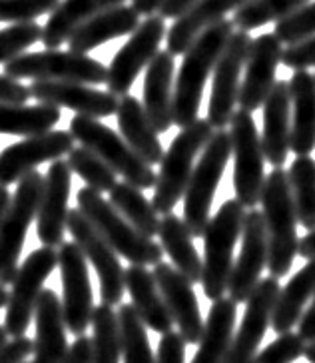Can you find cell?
<instances>
[{
	"mask_svg": "<svg viewBox=\"0 0 315 363\" xmlns=\"http://www.w3.org/2000/svg\"><path fill=\"white\" fill-rule=\"evenodd\" d=\"M233 28H236L233 22L228 18L216 22L214 26L206 28L184 52V60L174 80V100H172L174 124L179 128H186L198 120L206 82L233 34Z\"/></svg>",
	"mask_w": 315,
	"mask_h": 363,
	"instance_id": "obj_1",
	"label": "cell"
},
{
	"mask_svg": "<svg viewBox=\"0 0 315 363\" xmlns=\"http://www.w3.org/2000/svg\"><path fill=\"white\" fill-rule=\"evenodd\" d=\"M260 203L267 234V272L272 278L280 279L294 266L299 246L297 216L284 168H273L265 176Z\"/></svg>",
	"mask_w": 315,
	"mask_h": 363,
	"instance_id": "obj_2",
	"label": "cell"
},
{
	"mask_svg": "<svg viewBox=\"0 0 315 363\" xmlns=\"http://www.w3.org/2000/svg\"><path fill=\"white\" fill-rule=\"evenodd\" d=\"M211 134L214 126L208 120L198 118L189 126L179 130L178 136L172 140L168 152H164V158L160 162V172L156 174L152 206L158 214H174L176 203L186 194L196 158L206 148Z\"/></svg>",
	"mask_w": 315,
	"mask_h": 363,
	"instance_id": "obj_3",
	"label": "cell"
},
{
	"mask_svg": "<svg viewBox=\"0 0 315 363\" xmlns=\"http://www.w3.org/2000/svg\"><path fill=\"white\" fill-rule=\"evenodd\" d=\"M245 208L238 200L220 206L204 232V259H201V288L211 301L223 298L233 267V247L242 235Z\"/></svg>",
	"mask_w": 315,
	"mask_h": 363,
	"instance_id": "obj_4",
	"label": "cell"
},
{
	"mask_svg": "<svg viewBox=\"0 0 315 363\" xmlns=\"http://www.w3.org/2000/svg\"><path fill=\"white\" fill-rule=\"evenodd\" d=\"M76 203L86 220L100 232L118 256L126 257L130 266H156L162 262V246L152 238L140 234L134 225L116 212L112 203L102 198V194L86 186L76 194Z\"/></svg>",
	"mask_w": 315,
	"mask_h": 363,
	"instance_id": "obj_5",
	"label": "cell"
},
{
	"mask_svg": "<svg viewBox=\"0 0 315 363\" xmlns=\"http://www.w3.org/2000/svg\"><path fill=\"white\" fill-rule=\"evenodd\" d=\"M230 158V134L226 130H214L206 148L201 150L200 160L194 166L184 194V224L192 238H201L206 232V225L210 222L211 202Z\"/></svg>",
	"mask_w": 315,
	"mask_h": 363,
	"instance_id": "obj_6",
	"label": "cell"
},
{
	"mask_svg": "<svg viewBox=\"0 0 315 363\" xmlns=\"http://www.w3.org/2000/svg\"><path fill=\"white\" fill-rule=\"evenodd\" d=\"M68 132L72 134L74 142H80V146L94 152L116 172V176H122L124 182L136 186L138 190H150L156 186V172L152 166L142 160L122 136L96 118L74 116Z\"/></svg>",
	"mask_w": 315,
	"mask_h": 363,
	"instance_id": "obj_7",
	"label": "cell"
},
{
	"mask_svg": "<svg viewBox=\"0 0 315 363\" xmlns=\"http://www.w3.org/2000/svg\"><path fill=\"white\" fill-rule=\"evenodd\" d=\"M4 76L22 80H54L78 84H106L108 66L90 58L88 54L46 48L43 52H24L4 65Z\"/></svg>",
	"mask_w": 315,
	"mask_h": 363,
	"instance_id": "obj_8",
	"label": "cell"
},
{
	"mask_svg": "<svg viewBox=\"0 0 315 363\" xmlns=\"http://www.w3.org/2000/svg\"><path fill=\"white\" fill-rule=\"evenodd\" d=\"M230 144L233 158V190L243 208L253 210L262 200L265 184V158L262 138L252 112L236 110L230 120Z\"/></svg>",
	"mask_w": 315,
	"mask_h": 363,
	"instance_id": "obj_9",
	"label": "cell"
},
{
	"mask_svg": "<svg viewBox=\"0 0 315 363\" xmlns=\"http://www.w3.org/2000/svg\"><path fill=\"white\" fill-rule=\"evenodd\" d=\"M44 176L38 170L26 174L11 198V206L0 222V286H11L18 272L26 232L36 220Z\"/></svg>",
	"mask_w": 315,
	"mask_h": 363,
	"instance_id": "obj_10",
	"label": "cell"
},
{
	"mask_svg": "<svg viewBox=\"0 0 315 363\" xmlns=\"http://www.w3.org/2000/svg\"><path fill=\"white\" fill-rule=\"evenodd\" d=\"M58 267V254L52 247H38L22 262L9 291L4 330L12 337H21L31 328L34 308L44 289V281Z\"/></svg>",
	"mask_w": 315,
	"mask_h": 363,
	"instance_id": "obj_11",
	"label": "cell"
},
{
	"mask_svg": "<svg viewBox=\"0 0 315 363\" xmlns=\"http://www.w3.org/2000/svg\"><path fill=\"white\" fill-rule=\"evenodd\" d=\"M66 230L72 235L74 244L82 250L86 262H90L94 266L98 279H100V298L106 306H120V301L124 298L126 291V281H124V267L118 259L112 246L106 242L84 218V214L78 208L68 210L66 218Z\"/></svg>",
	"mask_w": 315,
	"mask_h": 363,
	"instance_id": "obj_12",
	"label": "cell"
},
{
	"mask_svg": "<svg viewBox=\"0 0 315 363\" xmlns=\"http://www.w3.org/2000/svg\"><path fill=\"white\" fill-rule=\"evenodd\" d=\"M166 21L160 14L146 16V21L138 24L128 43L116 52L108 66L106 86L110 94L118 98L128 96L140 72L148 68L152 58L160 52V44L166 38Z\"/></svg>",
	"mask_w": 315,
	"mask_h": 363,
	"instance_id": "obj_13",
	"label": "cell"
},
{
	"mask_svg": "<svg viewBox=\"0 0 315 363\" xmlns=\"http://www.w3.org/2000/svg\"><path fill=\"white\" fill-rule=\"evenodd\" d=\"M252 36L243 30H233L230 40L214 68V82H211L210 104H208V122L214 130H223L230 126L233 116V108L238 104L240 86H242V70L245 58L252 46Z\"/></svg>",
	"mask_w": 315,
	"mask_h": 363,
	"instance_id": "obj_14",
	"label": "cell"
},
{
	"mask_svg": "<svg viewBox=\"0 0 315 363\" xmlns=\"http://www.w3.org/2000/svg\"><path fill=\"white\" fill-rule=\"evenodd\" d=\"M58 267L62 279V313L66 330L84 335L92 323L94 313V294L90 286V272L82 250L74 242H64L58 247Z\"/></svg>",
	"mask_w": 315,
	"mask_h": 363,
	"instance_id": "obj_15",
	"label": "cell"
},
{
	"mask_svg": "<svg viewBox=\"0 0 315 363\" xmlns=\"http://www.w3.org/2000/svg\"><path fill=\"white\" fill-rule=\"evenodd\" d=\"M74 148V138L66 130H50L24 138L0 152V186H11L36 170L44 162L60 160Z\"/></svg>",
	"mask_w": 315,
	"mask_h": 363,
	"instance_id": "obj_16",
	"label": "cell"
},
{
	"mask_svg": "<svg viewBox=\"0 0 315 363\" xmlns=\"http://www.w3.org/2000/svg\"><path fill=\"white\" fill-rule=\"evenodd\" d=\"M242 250L233 259L228 291L236 303H245L267 267V234L260 210H248L242 228Z\"/></svg>",
	"mask_w": 315,
	"mask_h": 363,
	"instance_id": "obj_17",
	"label": "cell"
},
{
	"mask_svg": "<svg viewBox=\"0 0 315 363\" xmlns=\"http://www.w3.org/2000/svg\"><path fill=\"white\" fill-rule=\"evenodd\" d=\"M277 294H280V279L272 276L260 279V284L245 301L243 320L240 323V330L233 333L230 352L223 363H252L265 331L272 325V313Z\"/></svg>",
	"mask_w": 315,
	"mask_h": 363,
	"instance_id": "obj_18",
	"label": "cell"
},
{
	"mask_svg": "<svg viewBox=\"0 0 315 363\" xmlns=\"http://www.w3.org/2000/svg\"><path fill=\"white\" fill-rule=\"evenodd\" d=\"M72 188V172L66 160H54L43 182V194L36 212V234L46 247H60L64 244L68 198Z\"/></svg>",
	"mask_w": 315,
	"mask_h": 363,
	"instance_id": "obj_19",
	"label": "cell"
},
{
	"mask_svg": "<svg viewBox=\"0 0 315 363\" xmlns=\"http://www.w3.org/2000/svg\"><path fill=\"white\" fill-rule=\"evenodd\" d=\"M282 43L273 33H265L253 38L250 52L245 58V74H243L238 104L242 110L255 112L263 106L267 94L275 84V72L282 62Z\"/></svg>",
	"mask_w": 315,
	"mask_h": 363,
	"instance_id": "obj_20",
	"label": "cell"
},
{
	"mask_svg": "<svg viewBox=\"0 0 315 363\" xmlns=\"http://www.w3.org/2000/svg\"><path fill=\"white\" fill-rule=\"evenodd\" d=\"M31 98L38 104L74 110L76 116L106 118L116 114L120 98L102 92L98 88L78 82H54V80H34L31 86Z\"/></svg>",
	"mask_w": 315,
	"mask_h": 363,
	"instance_id": "obj_21",
	"label": "cell"
},
{
	"mask_svg": "<svg viewBox=\"0 0 315 363\" xmlns=\"http://www.w3.org/2000/svg\"><path fill=\"white\" fill-rule=\"evenodd\" d=\"M154 279L162 298L166 301L170 315L178 325V333L186 343H198L204 331V320L200 313V303L196 298L194 286L170 264L160 262L154 266Z\"/></svg>",
	"mask_w": 315,
	"mask_h": 363,
	"instance_id": "obj_22",
	"label": "cell"
},
{
	"mask_svg": "<svg viewBox=\"0 0 315 363\" xmlns=\"http://www.w3.org/2000/svg\"><path fill=\"white\" fill-rule=\"evenodd\" d=\"M262 150L263 158L273 168H282L289 154L292 142V96L285 80H275L272 92L263 102Z\"/></svg>",
	"mask_w": 315,
	"mask_h": 363,
	"instance_id": "obj_23",
	"label": "cell"
},
{
	"mask_svg": "<svg viewBox=\"0 0 315 363\" xmlns=\"http://www.w3.org/2000/svg\"><path fill=\"white\" fill-rule=\"evenodd\" d=\"M174 70L176 62L168 50H160L148 65L144 76V112L158 134L174 126L172 100H174Z\"/></svg>",
	"mask_w": 315,
	"mask_h": 363,
	"instance_id": "obj_24",
	"label": "cell"
},
{
	"mask_svg": "<svg viewBox=\"0 0 315 363\" xmlns=\"http://www.w3.org/2000/svg\"><path fill=\"white\" fill-rule=\"evenodd\" d=\"M34 323H36V337L32 347L34 363H62L70 345L66 342L62 301L52 289H43L34 308Z\"/></svg>",
	"mask_w": 315,
	"mask_h": 363,
	"instance_id": "obj_25",
	"label": "cell"
},
{
	"mask_svg": "<svg viewBox=\"0 0 315 363\" xmlns=\"http://www.w3.org/2000/svg\"><path fill=\"white\" fill-rule=\"evenodd\" d=\"M140 14L128 4H120L110 11L96 14L94 18L84 22L78 30L68 38L70 52L88 54L108 40H114L120 36H128L138 28Z\"/></svg>",
	"mask_w": 315,
	"mask_h": 363,
	"instance_id": "obj_26",
	"label": "cell"
},
{
	"mask_svg": "<svg viewBox=\"0 0 315 363\" xmlns=\"http://www.w3.org/2000/svg\"><path fill=\"white\" fill-rule=\"evenodd\" d=\"M248 2L252 0H200L192 11L174 21L172 28L166 33V50L172 56L184 54L206 28L223 21L228 12H236Z\"/></svg>",
	"mask_w": 315,
	"mask_h": 363,
	"instance_id": "obj_27",
	"label": "cell"
},
{
	"mask_svg": "<svg viewBox=\"0 0 315 363\" xmlns=\"http://www.w3.org/2000/svg\"><path fill=\"white\" fill-rule=\"evenodd\" d=\"M289 84L292 96V142L295 156H309L315 148V76L295 70Z\"/></svg>",
	"mask_w": 315,
	"mask_h": 363,
	"instance_id": "obj_28",
	"label": "cell"
},
{
	"mask_svg": "<svg viewBox=\"0 0 315 363\" xmlns=\"http://www.w3.org/2000/svg\"><path fill=\"white\" fill-rule=\"evenodd\" d=\"M124 281L132 298V308L136 310L140 320L144 321V325L162 335L172 331L174 320L158 289L154 274L146 269V266H130L124 272Z\"/></svg>",
	"mask_w": 315,
	"mask_h": 363,
	"instance_id": "obj_29",
	"label": "cell"
},
{
	"mask_svg": "<svg viewBox=\"0 0 315 363\" xmlns=\"http://www.w3.org/2000/svg\"><path fill=\"white\" fill-rule=\"evenodd\" d=\"M116 118H118L120 136L128 146L150 166L160 164L164 158V148L158 138V132L148 120L142 102L130 94L120 98Z\"/></svg>",
	"mask_w": 315,
	"mask_h": 363,
	"instance_id": "obj_30",
	"label": "cell"
},
{
	"mask_svg": "<svg viewBox=\"0 0 315 363\" xmlns=\"http://www.w3.org/2000/svg\"><path fill=\"white\" fill-rule=\"evenodd\" d=\"M124 2L126 0H60V4L54 9L48 22L44 24L40 40L46 48H60L84 22Z\"/></svg>",
	"mask_w": 315,
	"mask_h": 363,
	"instance_id": "obj_31",
	"label": "cell"
},
{
	"mask_svg": "<svg viewBox=\"0 0 315 363\" xmlns=\"http://www.w3.org/2000/svg\"><path fill=\"white\" fill-rule=\"evenodd\" d=\"M238 303L230 298H220L211 303L208 320L204 321L198 352L192 363H223L233 340V325Z\"/></svg>",
	"mask_w": 315,
	"mask_h": 363,
	"instance_id": "obj_32",
	"label": "cell"
},
{
	"mask_svg": "<svg viewBox=\"0 0 315 363\" xmlns=\"http://www.w3.org/2000/svg\"><path fill=\"white\" fill-rule=\"evenodd\" d=\"M158 238H160V246L164 250V254H168L172 259V266L176 267L192 286L200 284L204 264L184 220L176 214L164 216L160 220Z\"/></svg>",
	"mask_w": 315,
	"mask_h": 363,
	"instance_id": "obj_33",
	"label": "cell"
},
{
	"mask_svg": "<svg viewBox=\"0 0 315 363\" xmlns=\"http://www.w3.org/2000/svg\"><path fill=\"white\" fill-rule=\"evenodd\" d=\"M315 296V259H307L294 278L280 288L275 306L272 313L273 331L287 333L297 325V321L304 313L305 303Z\"/></svg>",
	"mask_w": 315,
	"mask_h": 363,
	"instance_id": "obj_34",
	"label": "cell"
},
{
	"mask_svg": "<svg viewBox=\"0 0 315 363\" xmlns=\"http://www.w3.org/2000/svg\"><path fill=\"white\" fill-rule=\"evenodd\" d=\"M60 122V108L48 104H9L0 102V134L12 136H38L50 130Z\"/></svg>",
	"mask_w": 315,
	"mask_h": 363,
	"instance_id": "obj_35",
	"label": "cell"
},
{
	"mask_svg": "<svg viewBox=\"0 0 315 363\" xmlns=\"http://www.w3.org/2000/svg\"><path fill=\"white\" fill-rule=\"evenodd\" d=\"M118 214L122 216L126 222L136 228L138 232L146 238H156L160 230V218L154 210L152 202H148L146 196L136 186L128 182H118L114 188L110 190V200Z\"/></svg>",
	"mask_w": 315,
	"mask_h": 363,
	"instance_id": "obj_36",
	"label": "cell"
},
{
	"mask_svg": "<svg viewBox=\"0 0 315 363\" xmlns=\"http://www.w3.org/2000/svg\"><path fill=\"white\" fill-rule=\"evenodd\" d=\"M289 192L295 206L297 222L307 232L315 230V160L297 156L287 170Z\"/></svg>",
	"mask_w": 315,
	"mask_h": 363,
	"instance_id": "obj_37",
	"label": "cell"
},
{
	"mask_svg": "<svg viewBox=\"0 0 315 363\" xmlns=\"http://www.w3.org/2000/svg\"><path fill=\"white\" fill-rule=\"evenodd\" d=\"M120 328V350L124 363H156V357L150 347L148 331L144 321L140 320L132 303H120L116 311Z\"/></svg>",
	"mask_w": 315,
	"mask_h": 363,
	"instance_id": "obj_38",
	"label": "cell"
},
{
	"mask_svg": "<svg viewBox=\"0 0 315 363\" xmlns=\"http://www.w3.org/2000/svg\"><path fill=\"white\" fill-rule=\"evenodd\" d=\"M92 363H120V328L112 306H96L92 313Z\"/></svg>",
	"mask_w": 315,
	"mask_h": 363,
	"instance_id": "obj_39",
	"label": "cell"
},
{
	"mask_svg": "<svg viewBox=\"0 0 315 363\" xmlns=\"http://www.w3.org/2000/svg\"><path fill=\"white\" fill-rule=\"evenodd\" d=\"M307 2L309 0H252L233 12L231 22L238 30L250 33L263 24L280 22L297 9H302Z\"/></svg>",
	"mask_w": 315,
	"mask_h": 363,
	"instance_id": "obj_40",
	"label": "cell"
},
{
	"mask_svg": "<svg viewBox=\"0 0 315 363\" xmlns=\"http://www.w3.org/2000/svg\"><path fill=\"white\" fill-rule=\"evenodd\" d=\"M66 164H68L72 174L82 178L86 182V186L98 194L110 192L118 184L116 182V172L102 158H98L94 152L86 150L84 146L70 150Z\"/></svg>",
	"mask_w": 315,
	"mask_h": 363,
	"instance_id": "obj_41",
	"label": "cell"
},
{
	"mask_svg": "<svg viewBox=\"0 0 315 363\" xmlns=\"http://www.w3.org/2000/svg\"><path fill=\"white\" fill-rule=\"evenodd\" d=\"M273 34L277 36L280 43L287 46L304 43L307 38L315 36V0L304 4L302 9H297L280 22H275Z\"/></svg>",
	"mask_w": 315,
	"mask_h": 363,
	"instance_id": "obj_42",
	"label": "cell"
},
{
	"mask_svg": "<svg viewBox=\"0 0 315 363\" xmlns=\"http://www.w3.org/2000/svg\"><path fill=\"white\" fill-rule=\"evenodd\" d=\"M43 38V26L36 22L12 24L0 30V65L11 62L12 58L24 54V50Z\"/></svg>",
	"mask_w": 315,
	"mask_h": 363,
	"instance_id": "obj_43",
	"label": "cell"
},
{
	"mask_svg": "<svg viewBox=\"0 0 315 363\" xmlns=\"http://www.w3.org/2000/svg\"><path fill=\"white\" fill-rule=\"evenodd\" d=\"M305 345L307 343L295 331L280 333L277 340H273L267 347L255 353L252 363H294L304 355Z\"/></svg>",
	"mask_w": 315,
	"mask_h": 363,
	"instance_id": "obj_44",
	"label": "cell"
},
{
	"mask_svg": "<svg viewBox=\"0 0 315 363\" xmlns=\"http://www.w3.org/2000/svg\"><path fill=\"white\" fill-rule=\"evenodd\" d=\"M60 0H0V22H34L43 14H52Z\"/></svg>",
	"mask_w": 315,
	"mask_h": 363,
	"instance_id": "obj_45",
	"label": "cell"
},
{
	"mask_svg": "<svg viewBox=\"0 0 315 363\" xmlns=\"http://www.w3.org/2000/svg\"><path fill=\"white\" fill-rule=\"evenodd\" d=\"M282 62L292 70H307L315 66V36L307 38L304 43L292 44L284 48Z\"/></svg>",
	"mask_w": 315,
	"mask_h": 363,
	"instance_id": "obj_46",
	"label": "cell"
},
{
	"mask_svg": "<svg viewBox=\"0 0 315 363\" xmlns=\"http://www.w3.org/2000/svg\"><path fill=\"white\" fill-rule=\"evenodd\" d=\"M186 345L178 331H168L160 337L156 363H184L186 362Z\"/></svg>",
	"mask_w": 315,
	"mask_h": 363,
	"instance_id": "obj_47",
	"label": "cell"
},
{
	"mask_svg": "<svg viewBox=\"0 0 315 363\" xmlns=\"http://www.w3.org/2000/svg\"><path fill=\"white\" fill-rule=\"evenodd\" d=\"M34 342L26 335L14 337L0 347V363H22L32 353Z\"/></svg>",
	"mask_w": 315,
	"mask_h": 363,
	"instance_id": "obj_48",
	"label": "cell"
},
{
	"mask_svg": "<svg viewBox=\"0 0 315 363\" xmlns=\"http://www.w3.org/2000/svg\"><path fill=\"white\" fill-rule=\"evenodd\" d=\"M31 98V88L24 86L21 80H14L9 76L0 74V102L9 104H26Z\"/></svg>",
	"mask_w": 315,
	"mask_h": 363,
	"instance_id": "obj_49",
	"label": "cell"
},
{
	"mask_svg": "<svg viewBox=\"0 0 315 363\" xmlns=\"http://www.w3.org/2000/svg\"><path fill=\"white\" fill-rule=\"evenodd\" d=\"M62 363H92V340L88 335H78Z\"/></svg>",
	"mask_w": 315,
	"mask_h": 363,
	"instance_id": "obj_50",
	"label": "cell"
},
{
	"mask_svg": "<svg viewBox=\"0 0 315 363\" xmlns=\"http://www.w3.org/2000/svg\"><path fill=\"white\" fill-rule=\"evenodd\" d=\"M200 0H162L160 9H158V14L166 21V18H172V21H178L179 16H184L186 12L192 11Z\"/></svg>",
	"mask_w": 315,
	"mask_h": 363,
	"instance_id": "obj_51",
	"label": "cell"
},
{
	"mask_svg": "<svg viewBox=\"0 0 315 363\" xmlns=\"http://www.w3.org/2000/svg\"><path fill=\"white\" fill-rule=\"evenodd\" d=\"M297 333L305 343H315V296L311 298V306L302 313L297 321Z\"/></svg>",
	"mask_w": 315,
	"mask_h": 363,
	"instance_id": "obj_52",
	"label": "cell"
},
{
	"mask_svg": "<svg viewBox=\"0 0 315 363\" xmlns=\"http://www.w3.org/2000/svg\"><path fill=\"white\" fill-rule=\"evenodd\" d=\"M297 256L305 257V259H315V230L307 232V235L299 240Z\"/></svg>",
	"mask_w": 315,
	"mask_h": 363,
	"instance_id": "obj_53",
	"label": "cell"
},
{
	"mask_svg": "<svg viewBox=\"0 0 315 363\" xmlns=\"http://www.w3.org/2000/svg\"><path fill=\"white\" fill-rule=\"evenodd\" d=\"M160 4H162V0H132V9L140 16H152V14H156Z\"/></svg>",
	"mask_w": 315,
	"mask_h": 363,
	"instance_id": "obj_54",
	"label": "cell"
},
{
	"mask_svg": "<svg viewBox=\"0 0 315 363\" xmlns=\"http://www.w3.org/2000/svg\"><path fill=\"white\" fill-rule=\"evenodd\" d=\"M11 192L6 190V186H0V222H2V218L6 214V210H9V206H11Z\"/></svg>",
	"mask_w": 315,
	"mask_h": 363,
	"instance_id": "obj_55",
	"label": "cell"
},
{
	"mask_svg": "<svg viewBox=\"0 0 315 363\" xmlns=\"http://www.w3.org/2000/svg\"><path fill=\"white\" fill-rule=\"evenodd\" d=\"M304 357L309 363H315V343H307V345H305Z\"/></svg>",
	"mask_w": 315,
	"mask_h": 363,
	"instance_id": "obj_56",
	"label": "cell"
},
{
	"mask_svg": "<svg viewBox=\"0 0 315 363\" xmlns=\"http://www.w3.org/2000/svg\"><path fill=\"white\" fill-rule=\"evenodd\" d=\"M6 303H9V291L4 286H0V310L6 308Z\"/></svg>",
	"mask_w": 315,
	"mask_h": 363,
	"instance_id": "obj_57",
	"label": "cell"
},
{
	"mask_svg": "<svg viewBox=\"0 0 315 363\" xmlns=\"http://www.w3.org/2000/svg\"><path fill=\"white\" fill-rule=\"evenodd\" d=\"M4 343H9V333L4 330V325H0V347H2Z\"/></svg>",
	"mask_w": 315,
	"mask_h": 363,
	"instance_id": "obj_58",
	"label": "cell"
},
{
	"mask_svg": "<svg viewBox=\"0 0 315 363\" xmlns=\"http://www.w3.org/2000/svg\"><path fill=\"white\" fill-rule=\"evenodd\" d=\"M22 363H34V362H22Z\"/></svg>",
	"mask_w": 315,
	"mask_h": 363,
	"instance_id": "obj_59",
	"label": "cell"
},
{
	"mask_svg": "<svg viewBox=\"0 0 315 363\" xmlns=\"http://www.w3.org/2000/svg\"><path fill=\"white\" fill-rule=\"evenodd\" d=\"M314 76H315V74H314Z\"/></svg>",
	"mask_w": 315,
	"mask_h": 363,
	"instance_id": "obj_60",
	"label": "cell"
}]
</instances>
